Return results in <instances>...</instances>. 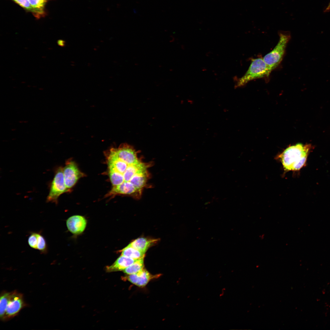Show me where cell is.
Listing matches in <instances>:
<instances>
[{"mask_svg":"<svg viewBox=\"0 0 330 330\" xmlns=\"http://www.w3.org/2000/svg\"><path fill=\"white\" fill-rule=\"evenodd\" d=\"M26 306L22 294L16 291L10 292L3 321L14 317Z\"/></svg>","mask_w":330,"mask_h":330,"instance_id":"6","label":"cell"},{"mask_svg":"<svg viewBox=\"0 0 330 330\" xmlns=\"http://www.w3.org/2000/svg\"><path fill=\"white\" fill-rule=\"evenodd\" d=\"M50 0H29L32 6L38 13L40 18L46 15L45 6Z\"/></svg>","mask_w":330,"mask_h":330,"instance_id":"14","label":"cell"},{"mask_svg":"<svg viewBox=\"0 0 330 330\" xmlns=\"http://www.w3.org/2000/svg\"><path fill=\"white\" fill-rule=\"evenodd\" d=\"M137 260L121 255L113 264L107 266L105 270L107 272L123 270Z\"/></svg>","mask_w":330,"mask_h":330,"instance_id":"10","label":"cell"},{"mask_svg":"<svg viewBox=\"0 0 330 330\" xmlns=\"http://www.w3.org/2000/svg\"><path fill=\"white\" fill-rule=\"evenodd\" d=\"M157 241L156 239H149L142 237L134 240L129 244L145 253L148 249Z\"/></svg>","mask_w":330,"mask_h":330,"instance_id":"11","label":"cell"},{"mask_svg":"<svg viewBox=\"0 0 330 330\" xmlns=\"http://www.w3.org/2000/svg\"><path fill=\"white\" fill-rule=\"evenodd\" d=\"M68 230L74 235L76 236L82 233L85 229L87 221L80 215H74L69 217L66 221Z\"/></svg>","mask_w":330,"mask_h":330,"instance_id":"8","label":"cell"},{"mask_svg":"<svg viewBox=\"0 0 330 330\" xmlns=\"http://www.w3.org/2000/svg\"><path fill=\"white\" fill-rule=\"evenodd\" d=\"M330 9V2L328 4V6L325 9L326 11H328Z\"/></svg>","mask_w":330,"mask_h":330,"instance_id":"20","label":"cell"},{"mask_svg":"<svg viewBox=\"0 0 330 330\" xmlns=\"http://www.w3.org/2000/svg\"><path fill=\"white\" fill-rule=\"evenodd\" d=\"M63 172L66 186L70 191L78 180L85 176L72 161H67L63 168Z\"/></svg>","mask_w":330,"mask_h":330,"instance_id":"7","label":"cell"},{"mask_svg":"<svg viewBox=\"0 0 330 330\" xmlns=\"http://www.w3.org/2000/svg\"><path fill=\"white\" fill-rule=\"evenodd\" d=\"M12 0L27 11L31 13L37 18H40L38 13L32 6L29 0Z\"/></svg>","mask_w":330,"mask_h":330,"instance_id":"16","label":"cell"},{"mask_svg":"<svg viewBox=\"0 0 330 330\" xmlns=\"http://www.w3.org/2000/svg\"><path fill=\"white\" fill-rule=\"evenodd\" d=\"M10 292H3L0 299V317L3 321L10 295Z\"/></svg>","mask_w":330,"mask_h":330,"instance_id":"15","label":"cell"},{"mask_svg":"<svg viewBox=\"0 0 330 330\" xmlns=\"http://www.w3.org/2000/svg\"><path fill=\"white\" fill-rule=\"evenodd\" d=\"M38 232H31L28 239L29 245L32 248L37 249Z\"/></svg>","mask_w":330,"mask_h":330,"instance_id":"18","label":"cell"},{"mask_svg":"<svg viewBox=\"0 0 330 330\" xmlns=\"http://www.w3.org/2000/svg\"><path fill=\"white\" fill-rule=\"evenodd\" d=\"M127 276L124 278L125 279L140 287L145 286L154 277L144 268L135 273Z\"/></svg>","mask_w":330,"mask_h":330,"instance_id":"9","label":"cell"},{"mask_svg":"<svg viewBox=\"0 0 330 330\" xmlns=\"http://www.w3.org/2000/svg\"><path fill=\"white\" fill-rule=\"evenodd\" d=\"M58 45L64 47L65 46V42L62 39L58 40L57 42Z\"/></svg>","mask_w":330,"mask_h":330,"instance_id":"19","label":"cell"},{"mask_svg":"<svg viewBox=\"0 0 330 330\" xmlns=\"http://www.w3.org/2000/svg\"><path fill=\"white\" fill-rule=\"evenodd\" d=\"M19 122L20 123H27L28 122V121H19Z\"/></svg>","mask_w":330,"mask_h":330,"instance_id":"21","label":"cell"},{"mask_svg":"<svg viewBox=\"0 0 330 330\" xmlns=\"http://www.w3.org/2000/svg\"><path fill=\"white\" fill-rule=\"evenodd\" d=\"M138 152L127 143L105 152L108 176L112 187L105 197L119 195L140 198L150 176L152 162L143 161Z\"/></svg>","mask_w":330,"mask_h":330,"instance_id":"1","label":"cell"},{"mask_svg":"<svg viewBox=\"0 0 330 330\" xmlns=\"http://www.w3.org/2000/svg\"><path fill=\"white\" fill-rule=\"evenodd\" d=\"M279 41L274 49L266 54L263 59L272 71L277 68L283 59L287 44L291 38L289 32H279Z\"/></svg>","mask_w":330,"mask_h":330,"instance_id":"3","label":"cell"},{"mask_svg":"<svg viewBox=\"0 0 330 330\" xmlns=\"http://www.w3.org/2000/svg\"><path fill=\"white\" fill-rule=\"evenodd\" d=\"M37 249L42 254H46L48 251V247L45 237L40 233L38 232Z\"/></svg>","mask_w":330,"mask_h":330,"instance_id":"17","label":"cell"},{"mask_svg":"<svg viewBox=\"0 0 330 330\" xmlns=\"http://www.w3.org/2000/svg\"><path fill=\"white\" fill-rule=\"evenodd\" d=\"M121 255L134 259H138L144 257L145 253L137 250L129 244L120 251Z\"/></svg>","mask_w":330,"mask_h":330,"instance_id":"12","label":"cell"},{"mask_svg":"<svg viewBox=\"0 0 330 330\" xmlns=\"http://www.w3.org/2000/svg\"><path fill=\"white\" fill-rule=\"evenodd\" d=\"M67 188L64 178L63 168L60 167L55 172L52 182L49 194L46 198L47 202L58 203V199L62 194L70 192Z\"/></svg>","mask_w":330,"mask_h":330,"instance_id":"5","label":"cell"},{"mask_svg":"<svg viewBox=\"0 0 330 330\" xmlns=\"http://www.w3.org/2000/svg\"><path fill=\"white\" fill-rule=\"evenodd\" d=\"M312 147L310 144L299 143L288 147L279 156L284 169L287 171L299 170L305 165Z\"/></svg>","mask_w":330,"mask_h":330,"instance_id":"2","label":"cell"},{"mask_svg":"<svg viewBox=\"0 0 330 330\" xmlns=\"http://www.w3.org/2000/svg\"><path fill=\"white\" fill-rule=\"evenodd\" d=\"M144 258L137 259L135 262L123 270L128 275L135 273L144 268Z\"/></svg>","mask_w":330,"mask_h":330,"instance_id":"13","label":"cell"},{"mask_svg":"<svg viewBox=\"0 0 330 330\" xmlns=\"http://www.w3.org/2000/svg\"><path fill=\"white\" fill-rule=\"evenodd\" d=\"M15 130V129H12V130H13V131Z\"/></svg>","mask_w":330,"mask_h":330,"instance_id":"22","label":"cell"},{"mask_svg":"<svg viewBox=\"0 0 330 330\" xmlns=\"http://www.w3.org/2000/svg\"><path fill=\"white\" fill-rule=\"evenodd\" d=\"M271 72L263 58L253 59L248 70L238 79L235 86L241 87L253 80L268 77Z\"/></svg>","mask_w":330,"mask_h":330,"instance_id":"4","label":"cell"}]
</instances>
